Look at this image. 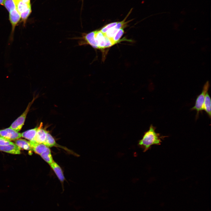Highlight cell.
Returning a JSON list of instances; mask_svg holds the SVG:
<instances>
[{
	"label": "cell",
	"instance_id": "cell-19",
	"mask_svg": "<svg viewBox=\"0 0 211 211\" xmlns=\"http://www.w3.org/2000/svg\"><path fill=\"white\" fill-rule=\"evenodd\" d=\"M118 22H113L107 24L104 26L100 30L103 33L105 34L110 28L115 26Z\"/></svg>",
	"mask_w": 211,
	"mask_h": 211
},
{
	"label": "cell",
	"instance_id": "cell-21",
	"mask_svg": "<svg viewBox=\"0 0 211 211\" xmlns=\"http://www.w3.org/2000/svg\"><path fill=\"white\" fill-rule=\"evenodd\" d=\"M4 1V0H0V4L3 5Z\"/></svg>",
	"mask_w": 211,
	"mask_h": 211
},
{
	"label": "cell",
	"instance_id": "cell-17",
	"mask_svg": "<svg viewBox=\"0 0 211 211\" xmlns=\"http://www.w3.org/2000/svg\"><path fill=\"white\" fill-rule=\"evenodd\" d=\"M42 144L48 147L55 146L57 144L54 138L48 132H47L46 139Z\"/></svg>",
	"mask_w": 211,
	"mask_h": 211
},
{
	"label": "cell",
	"instance_id": "cell-16",
	"mask_svg": "<svg viewBox=\"0 0 211 211\" xmlns=\"http://www.w3.org/2000/svg\"><path fill=\"white\" fill-rule=\"evenodd\" d=\"M16 0H4L3 5L8 12L16 9Z\"/></svg>",
	"mask_w": 211,
	"mask_h": 211
},
{
	"label": "cell",
	"instance_id": "cell-14",
	"mask_svg": "<svg viewBox=\"0 0 211 211\" xmlns=\"http://www.w3.org/2000/svg\"><path fill=\"white\" fill-rule=\"evenodd\" d=\"M211 103L210 98L207 92L205 96L203 109L205 111L209 117L211 116Z\"/></svg>",
	"mask_w": 211,
	"mask_h": 211
},
{
	"label": "cell",
	"instance_id": "cell-20",
	"mask_svg": "<svg viewBox=\"0 0 211 211\" xmlns=\"http://www.w3.org/2000/svg\"><path fill=\"white\" fill-rule=\"evenodd\" d=\"M9 140L0 136V146H5L12 143Z\"/></svg>",
	"mask_w": 211,
	"mask_h": 211
},
{
	"label": "cell",
	"instance_id": "cell-1",
	"mask_svg": "<svg viewBox=\"0 0 211 211\" xmlns=\"http://www.w3.org/2000/svg\"><path fill=\"white\" fill-rule=\"evenodd\" d=\"M156 127L151 125L148 130L145 132L141 139L138 141V145L145 152L151 148L154 145H160L162 140L167 136H161L155 132Z\"/></svg>",
	"mask_w": 211,
	"mask_h": 211
},
{
	"label": "cell",
	"instance_id": "cell-15",
	"mask_svg": "<svg viewBox=\"0 0 211 211\" xmlns=\"http://www.w3.org/2000/svg\"><path fill=\"white\" fill-rule=\"evenodd\" d=\"M42 158L48 164H50L54 161L50 149L47 147L46 150L40 154Z\"/></svg>",
	"mask_w": 211,
	"mask_h": 211
},
{
	"label": "cell",
	"instance_id": "cell-4",
	"mask_svg": "<svg viewBox=\"0 0 211 211\" xmlns=\"http://www.w3.org/2000/svg\"><path fill=\"white\" fill-rule=\"evenodd\" d=\"M34 99L29 103L25 111L11 124L10 128L18 132L21 130L24 124L27 115Z\"/></svg>",
	"mask_w": 211,
	"mask_h": 211
},
{
	"label": "cell",
	"instance_id": "cell-5",
	"mask_svg": "<svg viewBox=\"0 0 211 211\" xmlns=\"http://www.w3.org/2000/svg\"><path fill=\"white\" fill-rule=\"evenodd\" d=\"M21 19L20 14L16 9L9 12V20L11 25V30L10 37L11 41L13 40L15 28Z\"/></svg>",
	"mask_w": 211,
	"mask_h": 211
},
{
	"label": "cell",
	"instance_id": "cell-18",
	"mask_svg": "<svg viewBox=\"0 0 211 211\" xmlns=\"http://www.w3.org/2000/svg\"><path fill=\"white\" fill-rule=\"evenodd\" d=\"M124 30L123 28L119 30L114 35L112 40L116 44L118 42L124 33Z\"/></svg>",
	"mask_w": 211,
	"mask_h": 211
},
{
	"label": "cell",
	"instance_id": "cell-2",
	"mask_svg": "<svg viewBox=\"0 0 211 211\" xmlns=\"http://www.w3.org/2000/svg\"><path fill=\"white\" fill-rule=\"evenodd\" d=\"M95 31V39L98 49L108 48L116 44L112 40L106 36L100 30Z\"/></svg>",
	"mask_w": 211,
	"mask_h": 211
},
{
	"label": "cell",
	"instance_id": "cell-13",
	"mask_svg": "<svg viewBox=\"0 0 211 211\" xmlns=\"http://www.w3.org/2000/svg\"><path fill=\"white\" fill-rule=\"evenodd\" d=\"M15 144L20 148L27 150H31L32 149L29 142L24 139H18L15 141Z\"/></svg>",
	"mask_w": 211,
	"mask_h": 211
},
{
	"label": "cell",
	"instance_id": "cell-12",
	"mask_svg": "<svg viewBox=\"0 0 211 211\" xmlns=\"http://www.w3.org/2000/svg\"><path fill=\"white\" fill-rule=\"evenodd\" d=\"M38 127L23 132L21 136L30 141L33 140L35 136Z\"/></svg>",
	"mask_w": 211,
	"mask_h": 211
},
{
	"label": "cell",
	"instance_id": "cell-22",
	"mask_svg": "<svg viewBox=\"0 0 211 211\" xmlns=\"http://www.w3.org/2000/svg\"><path fill=\"white\" fill-rule=\"evenodd\" d=\"M82 3H83V0H82Z\"/></svg>",
	"mask_w": 211,
	"mask_h": 211
},
{
	"label": "cell",
	"instance_id": "cell-11",
	"mask_svg": "<svg viewBox=\"0 0 211 211\" xmlns=\"http://www.w3.org/2000/svg\"><path fill=\"white\" fill-rule=\"evenodd\" d=\"M50 165L59 180L61 182H63L65 180V178L62 171L60 166L54 161Z\"/></svg>",
	"mask_w": 211,
	"mask_h": 211
},
{
	"label": "cell",
	"instance_id": "cell-3",
	"mask_svg": "<svg viewBox=\"0 0 211 211\" xmlns=\"http://www.w3.org/2000/svg\"><path fill=\"white\" fill-rule=\"evenodd\" d=\"M210 86L209 83L207 81L203 86L202 92L197 97L194 106L191 108L192 110H195L197 112V116L200 112L203 110V106L205 101V96L208 92Z\"/></svg>",
	"mask_w": 211,
	"mask_h": 211
},
{
	"label": "cell",
	"instance_id": "cell-8",
	"mask_svg": "<svg viewBox=\"0 0 211 211\" xmlns=\"http://www.w3.org/2000/svg\"><path fill=\"white\" fill-rule=\"evenodd\" d=\"M42 123L41 122L35 136L33 140L38 144L43 143L45 141L47 132L42 128Z\"/></svg>",
	"mask_w": 211,
	"mask_h": 211
},
{
	"label": "cell",
	"instance_id": "cell-9",
	"mask_svg": "<svg viewBox=\"0 0 211 211\" xmlns=\"http://www.w3.org/2000/svg\"><path fill=\"white\" fill-rule=\"evenodd\" d=\"M20 148L13 143L6 145L0 146V151L11 154H20Z\"/></svg>",
	"mask_w": 211,
	"mask_h": 211
},
{
	"label": "cell",
	"instance_id": "cell-6",
	"mask_svg": "<svg viewBox=\"0 0 211 211\" xmlns=\"http://www.w3.org/2000/svg\"><path fill=\"white\" fill-rule=\"evenodd\" d=\"M0 136L9 140L18 139L21 137V134L13 129L9 127L0 130Z\"/></svg>",
	"mask_w": 211,
	"mask_h": 211
},
{
	"label": "cell",
	"instance_id": "cell-10",
	"mask_svg": "<svg viewBox=\"0 0 211 211\" xmlns=\"http://www.w3.org/2000/svg\"><path fill=\"white\" fill-rule=\"evenodd\" d=\"M29 142L32 149L35 153L40 155L44 152L48 147L42 143H37L33 140Z\"/></svg>",
	"mask_w": 211,
	"mask_h": 211
},
{
	"label": "cell",
	"instance_id": "cell-7",
	"mask_svg": "<svg viewBox=\"0 0 211 211\" xmlns=\"http://www.w3.org/2000/svg\"><path fill=\"white\" fill-rule=\"evenodd\" d=\"M16 9L20 14L28 11H31L30 0H16Z\"/></svg>",
	"mask_w": 211,
	"mask_h": 211
}]
</instances>
